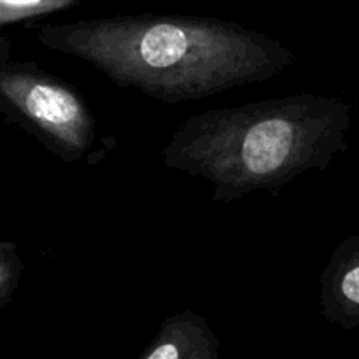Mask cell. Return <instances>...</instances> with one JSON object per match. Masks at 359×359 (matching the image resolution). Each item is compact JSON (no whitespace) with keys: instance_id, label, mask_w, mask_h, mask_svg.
I'll use <instances>...</instances> for the list:
<instances>
[{"instance_id":"cell-1","label":"cell","mask_w":359,"mask_h":359,"mask_svg":"<svg viewBox=\"0 0 359 359\" xmlns=\"http://www.w3.org/2000/svg\"><path fill=\"white\" fill-rule=\"evenodd\" d=\"M35 39L83 60L118 86L165 104L263 83L294 62L291 49L276 39L216 18H95L46 25Z\"/></svg>"},{"instance_id":"cell-2","label":"cell","mask_w":359,"mask_h":359,"mask_svg":"<svg viewBox=\"0 0 359 359\" xmlns=\"http://www.w3.org/2000/svg\"><path fill=\"white\" fill-rule=\"evenodd\" d=\"M349 128L351 105L318 93L210 109L181 123L163 165L210 182L214 200L231 202L326 170L349 147Z\"/></svg>"},{"instance_id":"cell-3","label":"cell","mask_w":359,"mask_h":359,"mask_svg":"<svg viewBox=\"0 0 359 359\" xmlns=\"http://www.w3.org/2000/svg\"><path fill=\"white\" fill-rule=\"evenodd\" d=\"M0 109L65 163L81 160L97 135L95 118L81 95L34 63L2 58Z\"/></svg>"},{"instance_id":"cell-4","label":"cell","mask_w":359,"mask_h":359,"mask_svg":"<svg viewBox=\"0 0 359 359\" xmlns=\"http://www.w3.org/2000/svg\"><path fill=\"white\" fill-rule=\"evenodd\" d=\"M321 312L342 330L359 328V233L346 238L321 273Z\"/></svg>"},{"instance_id":"cell-5","label":"cell","mask_w":359,"mask_h":359,"mask_svg":"<svg viewBox=\"0 0 359 359\" xmlns=\"http://www.w3.org/2000/svg\"><path fill=\"white\" fill-rule=\"evenodd\" d=\"M219 340L202 316L191 311L165 318L140 359H217Z\"/></svg>"},{"instance_id":"cell-6","label":"cell","mask_w":359,"mask_h":359,"mask_svg":"<svg viewBox=\"0 0 359 359\" xmlns=\"http://www.w3.org/2000/svg\"><path fill=\"white\" fill-rule=\"evenodd\" d=\"M81 0H0V25L20 23L35 16L76 7Z\"/></svg>"},{"instance_id":"cell-7","label":"cell","mask_w":359,"mask_h":359,"mask_svg":"<svg viewBox=\"0 0 359 359\" xmlns=\"http://www.w3.org/2000/svg\"><path fill=\"white\" fill-rule=\"evenodd\" d=\"M23 262L18 255V245L14 242H0V309L11 304L20 284Z\"/></svg>"}]
</instances>
